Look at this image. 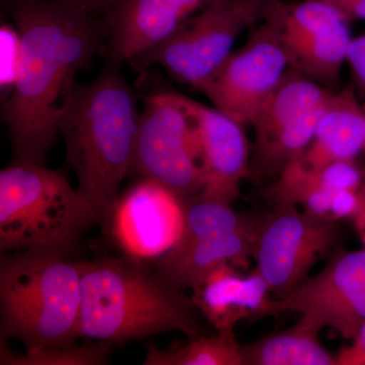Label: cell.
Segmentation results:
<instances>
[{"instance_id":"obj_1","label":"cell","mask_w":365,"mask_h":365,"mask_svg":"<svg viewBox=\"0 0 365 365\" xmlns=\"http://www.w3.org/2000/svg\"><path fill=\"white\" fill-rule=\"evenodd\" d=\"M21 36L16 86L2 102L13 163L45 165L62 103L106 38L98 16L53 0H6Z\"/></svg>"},{"instance_id":"obj_2","label":"cell","mask_w":365,"mask_h":365,"mask_svg":"<svg viewBox=\"0 0 365 365\" xmlns=\"http://www.w3.org/2000/svg\"><path fill=\"white\" fill-rule=\"evenodd\" d=\"M137 103L119 66L110 63L91 83H74L58 114L67 165L105 235L111 234L120 187L133 167L140 120Z\"/></svg>"},{"instance_id":"obj_3","label":"cell","mask_w":365,"mask_h":365,"mask_svg":"<svg viewBox=\"0 0 365 365\" xmlns=\"http://www.w3.org/2000/svg\"><path fill=\"white\" fill-rule=\"evenodd\" d=\"M81 307L79 337L123 344L157 334L201 335L192 297L173 287L146 265L123 255L79 262Z\"/></svg>"},{"instance_id":"obj_4","label":"cell","mask_w":365,"mask_h":365,"mask_svg":"<svg viewBox=\"0 0 365 365\" xmlns=\"http://www.w3.org/2000/svg\"><path fill=\"white\" fill-rule=\"evenodd\" d=\"M79 262L50 251L2 254L0 336L26 349L66 347L79 338Z\"/></svg>"},{"instance_id":"obj_5","label":"cell","mask_w":365,"mask_h":365,"mask_svg":"<svg viewBox=\"0 0 365 365\" xmlns=\"http://www.w3.org/2000/svg\"><path fill=\"white\" fill-rule=\"evenodd\" d=\"M97 211L63 170L11 163L0 172V251H50L68 256Z\"/></svg>"},{"instance_id":"obj_6","label":"cell","mask_w":365,"mask_h":365,"mask_svg":"<svg viewBox=\"0 0 365 365\" xmlns=\"http://www.w3.org/2000/svg\"><path fill=\"white\" fill-rule=\"evenodd\" d=\"M269 0L216 2L130 62L139 71L162 66L178 83L201 93L232 54L241 34L264 20Z\"/></svg>"},{"instance_id":"obj_7","label":"cell","mask_w":365,"mask_h":365,"mask_svg":"<svg viewBox=\"0 0 365 365\" xmlns=\"http://www.w3.org/2000/svg\"><path fill=\"white\" fill-rule=\"evenodd\" d=\"M182 203L184 225L179 240L153 261V269L163 280L179 290H194L220 266H248L259 215H242L232 206L198 195Z\"/></svg>"},{"instance_id":"obj_8","label":"cell","mask_w":365,"mask_h":365,"mask_svg":"<svg viewBox=\"0 0 365 365\" xmlns=\"http://www.w3.org/2000/svg\"><path fill=\"white\" fill-rule=\"evenodd\" d=\"M281 4L269 0L264 20L201 91L213 107L244 127L252 126L290 68L281 37Z\"/></svg>"},{"instance_id":"obj_9","label":"cell","mask_w":365,"mask_h":365,"mask_svg":"<svg viewBox=\"0 0 365 365\" xmlns=\"http://www.w3.org/2000/svg\"><path fill=\"white\" fill-rule=\"evenodd\" d=\"M132 173L163 185L182 201L202 190L193 121L179 93H155L144 101Z\"/></svg>"},{"instance_id":"obj_10","label":"cell","mask_w":365,"mask_h":365,"mask_svg":"<svg viewBox=\"0 0 365 365\" xmlns=\"http://www.w3.org/2000/svg\"><path fill=\"white\" fill-rule=\"evenodd\" d=\"M339 232L338 220L292 204H277L259 215L252 258L270 294L283 299L306 280L314 264L335 246Z\"/></svg>"},{"instance_id":"obj_11","label":"cell","mask_w":365,"mask_h":365,"mask_svg":"<svg viewBox=\"0 0 365 365\" xmlns=\"http://www.w3.org/2000/svg\"><path fill=\"white\" fill-rule=\"evenodd\" d=\"M352 21L325 0L281 4V37L290 68L332 90L351 42Z\"/></svg>"},{"instance_id":"obj_12","label":"cell","mask_w":365,"mask_h":365,"mask_svg":"<svg viewBox=\"0 0 365 365\" xmlns=\"http://www.w3.org/2000/svg\"><path fill=\"white\" fill-rule=\"evenodd\" d=\"M193 121L202 176L198 194L206 200L232 206L250 177L251 155L244 126L225 113L180 95Z\"/></svg>"},{"instance_id":"obj_13","label":"cell","mask_w":365,"mask_h":365,"mask_svg":"<svg viewBox=\"0 0 365 365\" xmlns=\"http://www.w3.org/2000/svg\"><path fill=\"white\" fill-rule=\"evenodd\" d=\"M184 215L179 197L157 182L140 179L119 198L111 234L127 256L155 261L179 240Z\"/></svg>"},{"instance_id":"obj_14","label":"cell","mask_w":365,"mask_h":365,"mask_svg":"<svg viewBox=\"0 0 365 365\" xmlns=\"http://www.w3.org/2000/svg\"><path fill=\"white\" fill-rule=\"evenodd\" d=\"M222 0H127L106 16V53L120 66L167 39L187 20Z\"/></svg>"},{"instance_id":"obj_15","label":"cell","mask_w":365,"mask_h":365,"mask_svg":"<svg viewBox=\"0 0 365 365\" xmlns=\"http://www.w3.org/2000/svg\"><path fill=\"white\" fill-rule=\"evenodd\" d=\"M365 289V249L336 250L325 268L283 299H269L255 321L287 312H297L323 330L326 322Z\"/></svg>"},{"instance_id":"obj_16","label":"cell","mask_w":365,"mask_h":365,"mask_svg":"<svg viewBox=\"0 0 365 365\" xmlns=\"http://www.w3.org/2000/svg\"><path fill=\"white\" fill-rule=\"evenodd\" d=\"M267 284L257 271L242 277L234 265L225 264L204 278L192 299L198 311L220 331L234 329L242 319L255 321L270 299Z\"/></svg>"},{"instance_id":"obj_17","label":"cell","mask_w":365,"mask_h":365,"mask_svg":"<svg viewBox=\"0 0 365 365\" xmlns=\"http://www.w3.org/2000/svg\"><path fill=\"white\" fill-rule=\"evenodd\" d=\"M333 93L295 69H288L252 124L255 131L253 153L265 150L297 130L312 113L330 100Z\"/></svg>"},{"instance_id":"obj_18","label":"cell","mask_w":365,"mask_h":365,"mask_svg":"<svg viewBox=\"0 0 365 365\" xmlns=\"http://www.w3.org/2000/svg\"><path fill=\"white\" fill-rule=\"evenodd\" d=\"M365 150V111L352 91H334L327 103L314 136L300 158L313 169L355 160Z\"/></svg>"},{"instance_id":"obj_19","label":"cell","mask_w":365,"mask_h":365,"mask_svg":"<svg viewBox=\"0 0 365 365\" xmlns=\"http://www.w3.org/2000/svg\"><path fill=\"white\" fill-rule=\"evenodd\" d=\"M319 328L302 317L280 332L241 345L242 365H333L337 359L319 340Z\"/></svg>"},{"instance_id":"obj_20","label":"cell","mask_w":365,"mask_h":365,"mask_svg":"<svg viewBox=\"0 0 365 365\" xmlns=\"http://www.w3.org/2000/svg\"><path fill=\"white\" fill-rule=\"evenodd\" d=\"M268 193L274 205L292 204L312 215L331 217L334 193L327 188L319 170L307 167L302 160L287 165Z\"/></svg>"},{"instance_id":"obj_21","label":"cell","mask_w":365,"mask_h":365,"mask_svg":"<svg viewBox=\"0 0 365 365\" xmlns=\"http://www.w3.org/2000/svg\"><path fill=\"white\" fill-rule=\"evenodd\" d=\"M143 365H242L241 345L234 329L217 331L215 336H197L180 349L165 351L148 346Z\"/></svg>"},{"instance_id":"obj_22","label":"cell","mask_w":365,"mask_h":365,"mask_svg":"<svg viewBox=\"0 0 365 365\" xmlns=\"http://www.w3.org/2000/svg\"><path fill=\"white\" fill-rule=\"evenodd\" d=\"M110 344L98 341L97 344L66 347L32 348L25 354L11 352L1 340L0 364L6 365H100L109 359Z\"/></svg>"},{"instance_id":"obj_23","label":"cell","mask_w":365,"mask_h":365,"mask_svg":"<svg viewBox=\"0 0 365 365\" xmlns=\"http://www.w3.org/2000/svg\"><path fill=\"white\" fill-rule=\"evenodd\" d=\"M21 57V36L14 25L0 26V93L6 101L13 91L20 71Z\"/></svg>"},{"instance_id":"obj_24","label":"cell","mask_w":365,"mask_h":365,"mask_svg":"<svg viewBox=\"0 0 365 365\" xmlns=\"http://www.w3.org/2000/svg\"><path fill=\"white\" fill-rule=\"evenodd\" d=\"M365 326V289L341 307L326 322L325 328L334 329L344 339L354 340Z\"/></svg>"},{"instance_id":"obj_25","label":"cell","mask_w":365,"mask_h":365,"mask_svg":"<svg viewBox=\"0 0 365 365\" xmlns=\"http://www.w3.org/2000/svg\"><path fill=\"white\" fill-rule=\"evenodd\" d=\"M362 190L359 191L343 190V191L336 192L333 196L332 205H331V217L335 220H343V218L353 220L359 210Z\"/></svg>"},{"instance_id":"obj_26","label":"cell","mask_w":365,"mask_h":365,"mask_svg":"<svg viewBox=\"0 0 365 365\" xmlns=\"http://www.w3.org/2000/svg\"><path fill=\"white\" fill-rule=\"evenodd\" d=\"M53 1L66 4L93 16H98V14H104L106 16L127 0H53Z\"/></svg>"},{"instance_id":"obj_27","label":"cell","mask_w":365,"mask_h":365,"mask_svg":"<svg viewBox=\"0 0 365 365\" xmlns=\"http://www.w3.org/2000/svg\"><path fill=\"white\" fill-rule=\"evenodd\" d=\"M347 63L351 67L357 81L365 76V32L352 38L348 49Z\"/></svg>"},{"instance_id":"obj_28","label":"cell","mask_w":365,"mask_h":365,"mask_svg":"<svg viewBox=\"0 0 365 365\" xmlns=\"http://www.w3.org/2000/svg\"><path fill=\"white\" fill-rule=\"evenodd\" d=\"M350 347L345 348L336 356L337 364H365V326Z\"/></svg>"},{"instance_id":"obj_29","label":"cell","mask_w":365,"mask_h":365,"mask_svg":"<svg viewBox=\"0 0 365 365\" xmlns=\"http://www.w3.org/2000/svg\"><path fill=\"white\" fill-rule=\"evenodd\" d=\"M340 9L352 21H365V0H353Z\"/></svg>"},{"instance_id":"obj_30","label":"cell","mask_w":365,"mask_h":365,"mask_svg":"<svg viewBox=\"0 0 365 365\" xmlns=\"http://www.w3.org/2000/svg\"><path fill=\"white\" fill-rule=\"evenodd\" d=\"M355 227H359L365 225V189L361 191V199H360V207L357 215L353 218Z\"/></svg>"},{"instance_id":"obj_31","label":"cell","mask_w":365,"mask_h":365,"mask_svg":"<svg viewBox=\"0 0 365 365\" xmlns=\"http://www.w3.org/2000/svg\"><path fill=\"white\" fill-rule=\"evenodd\" d=\"M325 1L329 2V4H332L334 6L339 7V9H342L343 6L350 4L353 0H325Z\"/></svg>"},{"instance_id":"obj_32","label":"cell","mask_w":365,"mask_h":365,"mask_svg":"<svg viewBox=\"0 0 365 365\" xmlns=\"http://www.w3.org/2000/svg\"><path fill=\"white\" fill-rule=\"evenodd\" d=\"M356 228L357 230H359L360 240H361L362 244H364L365 248V225H361V227H359Z\"/></svg>"},{"instance_id":"obj_33","label":"cell","mask_w":365,"mask_h":365,"mask_svg":"<svg viewBox=\"0 0 365 365\" xmlns=\"http://www.w3.org/2000/svg\"><path fill=\"white\" fill-rule=\"evenodd\" d=\"M364 111H365V105H364ZM364 151H365V150H364Z\"/></svg>"}]
</instances>
